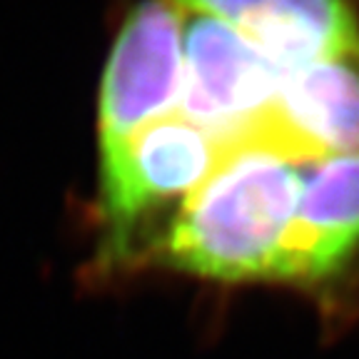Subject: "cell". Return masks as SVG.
Wrapping results in <instances>:
<instances>
[{"label": "cell", "mask_w": 359, "mask_h": 359, "mask_svg": "<svg viewBox=\"0 0 359 359\" xmlns=\"http://www.w3.org/2000/svg\"><path fill=\"white\" fill-rule=\"evenodd\" d=\"M357 255L359 155L327 157L304 165L280 282L334 280Z\"/></svg>", "instance_id": "8992f818"}, {"label": "cell", "mask_w": 359, "mask_h": 359, "mask_svg": "<svg viewBox=\"0 0 359 359\" xmlns=\"http://www.w3.org/2000/svg\"><path fill=\"white\" fill-rule=\"evenodd\" d=\"M182 88V11L145 0L125 18L100 90V145L177 112Z\"/></svg>", "instance_id": "277c9868"}, {"label": "cell", "mask_w": 359, "mask_h": 359, "mask_svg": "<svg viewBox=\"0 0 359 359\" xmlns=\"http://www.w3.org/2000/svg\"><path fill=\"white\" fill-rule=\"evenodd\" d=\"M100 147L105 210L120 237L150 210L192 195L232 152L177 112Z\"/></svg>", "instance_id": "3957f363"}, {"label": "cell", "mask_w": 359, "mask_h": 359, "mask_svg": "<svg viewBox=\"0 0 359 359\" xmlns=\"http://www.w3.org/2000/svg\"><path fill=\"white\" fill-rule=\"evenodd\" d=\"M250 147L297 165L359 155V48L287 70Z\"/></svg>", "instance_id": "5b68a950"}, {"label": "cell", "mask_w": 359, "mask_h": 359, "mask_svg": "<svg viewBox=\"0 0 359 359\" xmlns=\"http://www.w3.org/2000/svg\"><path fill=\"white\" fill-rule=\"evenodd\" d=\"M219 18L282 73L359 48V20L347 0H175Z\"/></svg>", "instance_id": "52a82bcc"}, {"label": "cell", "mask_w": 359, "mask_h": 359, "mask_svg": "<svg viewBox=\"0 0 359 359\" xmlns=\"http://www.w3.org/2000/svg\"><path fill=\"white\" fill-rule=\"evenodd\" d=\"M182 11V88L177 115L227 150L250 147L275 100L282 70L219 18Z\"/></svg>", "instance_id": "7a4b0ae2"}, {"label": "cell", "mask_w": 359, "mask_h": 359, "mask_svg": "<svg viewBox=\"0 0 359 359\" xmlns=\"http://www.w3.org/2000/svg\"><path fill=\"white\" fill-rule=\"evenodd\" d=\"M302 168L262 147L232 150L182 200L165 235V257L210 280L280 282Z\"/></svg>", "instance_id": "6da1fadb"}]
</instances>
